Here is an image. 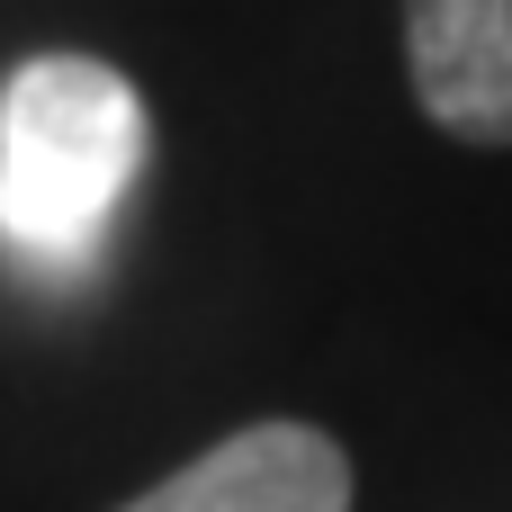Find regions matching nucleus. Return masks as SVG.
I'll return each mask as SVG.
<instances>
[{
	"label": "nucleus",
	"mask_w": 512,
	"mask_h": 512,
	"mask_svg": "<svg viewBox=\"0 0 512 512\" xmlns=\"http://www.w3.org/2000/svg\"><path fill=\"white\" fill-rule=\"evenodd\" d=\"M153 117L135 81L99 54H36L0 90V243L72 270L117 225L144 180Z\"/></svg>",
	"instance_id": "f257e3e1"
},
{
	"label": "nucleus",
	"mask_w": 512,
	"mask_h": 512,
	"mask_svg": "<svg viewBox=\"0 0 512 512\" xmlns=\"http://www.w3.org/2000/svg\"><path fill=\"white\" fill-rule=\"evenodd\" d=\"M126 512H351V459L315 423H243Z\"/></svg>",
	"instance_id": "f03ea898"
},
{
	"label": "nucleus",
	"mask_w": 512,
	"mask_h": 512,
	"mask_svg": "<svg viewBox=\"0 0 512 512\" xmlns=\"http://www.w3.org/2000/svg\"><path fill=\"white\" fill-rule=\"evenodd\" d=\"M414 99L459 144H512V0H405Z\"/></svg>",
	"instance_id": "7ed1b4c3"
}]
</instances>
